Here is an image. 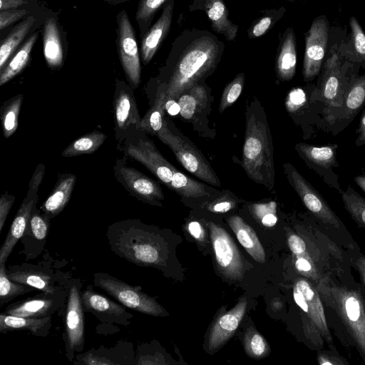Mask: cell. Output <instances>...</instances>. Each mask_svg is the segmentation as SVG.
<instances>
[{"instance_id":"6f0895ef","label":"cell","mask_w":365,"mask_h":365,"mask_svg":"<svg viewBox=\"0 0 365 365\" xmlns=\"http://www.w3.org/2000/svg\"><path fill=\"white\" fill-rule=\"evenodd\" d=\"M189 233L196 240H203L205 231L200 223L197 221H192L187 225Z\"/></svg>"},{"instance_id":"d6986e66","label":"cell","mask_w":365,"mask_h":365,"mask_svg":"<svg viewBox=\"0 0 365 365\" xmlns=\"http://www.w3.org/2000/svg\"><path fill=\"white\" fill-rule=\"evenodd\" d=\"M329 24L326 16L316 18L305 38L302 75L306 82L314 80L320 73L326 53Z\"/></svg>"},{"instance_id":"8fae6325","label":"cell","mask_w":365,"mask_h":365,"mask_svg":"<svg viewBox=\"0 0 365 365\" xmlns=\"http://www.w3.org/2000/svg\"><path fill=\"white\" fill-rule=\"evenodd\" d=\"M290 185L314 218L327 228L346 231L344 223L322 195L290 163L283 165Z\"/></svg>"},{"instance_id":"ab89813d","label":"cell","mask_w":365,"mask_h":365,"mask_svg":"<svg viewBox=\"0 0 365 365\" xmlns=\"http://www.w3.org/2000/svg\"><path fill=\"white\" fill-rule=\"evenodd\" d=\"M24 101L22 94H18L6 101L1 108V121L4 138H8L16 130L19 115Z\"/></svg>"},{"instance_id":"836d02e7","label":"cell","mask_w":365,"mask_h":365,"mask_svg":"<svg viewBox=\"0 0 365 365\" xmlns=\"http://www.w3.org/2000/svg\"><path fill=\"white\" fill-rule=\"evenodd\" d=\"M227 222L239 242L250 255L257 262H264V250L254 230L237 215L231 216Z\"/></svg>"},{"instance_id":"680465c9","label":"cell","mask_w":365,"mask_h":365,"mask_svg":"<svg viewBox=\"0 0 365 365\" xmlns=\"http://www.w3.org/2000/svg\"><path fill=\"white\" fill-rule=\"evenodd\" d=\"M355 144L356 146L365 145V109L362 110L361 115Z\"/></svg>"},{"instance_id":"db71d44e","label":"cell","mask_w":365,"mask_h":365,"mask_svg":"<svg viewBox=\"0 0 365 365\" xmlns=\"http://www.w3.org/2000/svg\"><path fill=\"white\" fill-rule=\"evenodd\" d=\"M15 201V197L7 192L0 197V232L4 228L5 221Z\"/></svg>"},{"instance_id":"ee69618b","label":"cell","mask_w":365,"mask_h":365,"mask_svg":"<svg viewBox=\"0 0 365 365\" xmlns=\"http://www.w3.org/2000/svg\"><path fill=\"white\" fill-rule=\"evenodd\" d=\"M168 0H140L135 14V21L140 30V38L150 28L153 19Z\"/></svg>"},{"instance_id":"9c48e42d","label":"cell","mask_w":365,"mask_h":365,"mask_svg":"<svg viewBox=\"0 0 365 365\" xmlns=\"http://www.w3.org/2000/svg\"><path fill=\"white\" fill-rule=\"evenodd\" d=\"M118 148L125 156L144 165L170 189L177 169L160 153L145 131L140 130L128 136Z\"/></svg>"},{"instance_id":"d6a6232c","label":"cell","mask_w":365,"mask_h":365,"mask_svg":"<svg viewBox=\"0 0 365 365\" xmlns=\"http://www.w3.org/2000/svg\"><path fill=\"white\" fill-rule=\"evenodd\" d=\"M166 97L167 85L161 81L157 86L153 104L141 119L140 129L146 133L157 136L163 128Z\"/></svg>"},{"instance_id":"4316f807","label":"cell","mask_w":365,"mask_h":365,"mask_svg":"<svg viewBox=\"0 0 365 365\" xmlns=\"http://www.w3.org/2000/svg\"><path fill=\"white\" fill-rule=\"evenodd\" d=\"M192 9H202L210 21L212 29L228 41H235L238 26L229 19V12L222 0H195Z\"/></svg>"},{"instance_id":"816d5d0a","label":"cell","mask_w":365,"mask_h":365,"mask_svg":"<svg viewBox=\"0 0 365 365\" xmlns=\"http://www.w3.org/2000/svg\"><path fill=\"white\" fill-rule=\"evenodd\" d=\"M27 11L26 9H8L0 12V29L3 30L7 26L22 19Z\"/></svg>"},{"instance_id":"e7e4bbea","label":"cell","mask_w":365,"mask_h":365,"mask_svg":"<svg viewBox=\"0 0 365 365\" xmlns=\"http://www.w3.org/2000/svg\"><path fill=\"white\" fill-rule=\"evenodd\" d=\"M282 307V302L279 301V299H274V301H272V307L273 309H280Z\"/></svg>"},{"instance_id":"8992f818","label":"cell","mask_w":365,"mask_h":365,"mask_svg":"<svg viewBox=\"0 0 365 365\" xmlns=\"http://www.w3.org/2000/svg\"><path fill=\"white\" fill-rule=\"evenodd\" d=\"M293 297L299 307L304 333L307 340L317 350L326 343L334 347L333 338L327 322L323 302L313 282L299 277L294 280Z\"/></svg>"},{"instance_id":"bcb514c9","label":"cell","mask_w":365,"mask_h":365,"mask_svg":"<svg viewBox=\"0 0 365 365\" xmlns=\"http://www.w3.org/2000/svg\"><path fill=\"white\" fill-rule=\"evenodd\" d=\"M244 84L245 74L240 73L225 86L219 104L220 113H222L238 99L243 90Z\"/></svg>"},{"instance_id":"52a82bcc","label":"cell","mask_w":365,"mask_h":365,"mask_svg":"<svg viewBox=\"0 0 365 365\" xmlns=\"http://www.w3.org/2000/svg\"><path fill=\"white\" fill-rule=\"evenodd\" d=\"M346 77L338 53H333L325 61L312 91L314 101L324 105L325 123L335 125L341 110Z\"/></svg>"},{"instance_id":"603a6c76","label":"cell","mask_w":365,"mask_h":365,"mask_svg":"<svg viewBox=\"0 0 365 365\" xmlns=\"http://www.w3.org/2000/svg\"><path fill=\"white\" fill-rule=\"evenodd\" d=\"M73 364L88 365H131L135 364L133 344L118 341L113 347L91 349L83 354H78Z\"/></svg>"},{"instance_id":"9f6ffc18","label":"cell","mask_w":365,"mask_h":365,"mask_svg":"<svg viewBox=\"0 0 365 365\" xmlns=\"http://www.w3.org/2000/svg\"><path fill=\"white\" fill-rule=\"evenodd\" d=\"M352 265L358 271L361 282L365 287V255L359 253L357 256L354 257Z\"/></svg>"},{"instance_id":"4fadbf2b","label":"cell","mask_w":365,"mask_h":365,"mask_svg":"<svg viewBox=\"0 0 365 365\" xmlns=\"http://www.w3.org/2000/svg\"><path fill=\"white\" fill-rule=\"evenodd\" d=\"M114 133L118 147L130 135L141 130L133 89L123 81L116 80L113 94Z\"/></svg>"},{"instance_id":"484cf974","label":"cell","mask_w":365,"mask_h":365,"mask_svg":"<svg viewBox=\"0 0 365 365\" xmlns=\"http://www.w3.org/2000/svg\"><path fill=\"white\" fill-rule=\"evenodd\" d=\"M38 200V192L28 190L0 248V262L6 263L14 246L20 240L30 217L36 207Z\"/></svg>"},{"instance_id":"f546056e","label":"cell","mask_w":365,"mask_h":365,"mask_svg":"<svg viewBox=\"0 0 365 365\" xmlns=\"http://www.w3.org/2000/svg\"><path fill=\"white\" fill-rule=\"evenodd\" d=\"M52 327V316L44 317H22L0 314V332L6 334L13 331H29L36 336L46 337Z\"/></svg>"},{"instance_id":"277c9868","label":"cell","mask_w":365,"mask_h":365,"mask_svg":"<svg viewBox=\"0 0 365 365\" xmlns=\"http://www.w3.org/2000/svg\"><path fill=\"white\" fill-rule=\"evenodd\" d=\"M242 167L250 179L272 189L274 183L273 145L265 111L255 100L247 106Z\"/></svg>"},{"instance_id":"f6af8a7d","label":"cell","mask_w":365,"mask_h":365,"mask_svg":"<svg viewBox=\"0 0 365 365\" xmlns=\"http://www.w3.org/2000/svg\"><path fill=\"white\" fill-rule=\"evenodd\" d=\"M246 354L255 359H260L269 353V346L266 339L253 327H249L243 339Z\"/></svg>"},{"instance_id":"44dd1931","label":"cell","mask_w":365,"mask_h":365,"mask_svg":"<svg viewBox=\"0 0 365 365\" xmlns=\"http://www.w3.org/2000/svg\"><path fill=\"white\" fill-rule=\"evenodd\" d=\"M81 299L83 310L93 314L101 322L127 327L133 318L125 307L96 292L90 284L81 292Z\"/></svg>"},{"instance_id":"83f0119b","label":"cell","mask_w":365,"mask_h":365,"mask_svg":"<svg viewBox=\"0 0 365 365\" xmlns=\"http://www.w3.org/2000/svg\"><path fill=\"white\" fill-rule=\"evenodd\" d=\"M365 105V75L346 77L342 106L336 123L351 122Z\"/></svg>"},{"instance_id":"ffe728a7","label":"cell","mask_w":365,"mask_h":365,"mask_svg":"<svg viewBox=\"0 0 365 365\" xmlns=\"http://www.w3.org/2000/svg\"><path fill=\"white\" fill-rule=\"evenodd\" d=\"M68 289L69 283L56 293L41 292L33 297L10 304L3 313L34 318L52 316L66 308Z\"/></svg>"},{"instance_id":"8d00e7d4","label":"cell","mask_w":365,"mask_h":365,"mask_svg":"<svg viewBox=\"0 0 365 365\" xmlns=\"http://www.w3.org/2000/svg\"><path fill=\"white\" fill-rule=\"evenodd\" d=\"M38 36V31L32 34L16 52L4 69L0 71V86L9 82L26 67Z\"/></svg>"},{"instance_id":"7c38bea8","label":"cell","mask_w":365,"mask_h":365,"mask_svg":"<svg viewBox=\"0 0 365 365\" xmlns=\"http://www.w3.org/2000/svg\"><path fill=\"white\" fill-rule=\"evenodd\" d=\"M81 289L80 279L70 280L63 339L65 342L66 357L71 361L74 359L76 354L83 351L85 344L84 310Z\"/></svg>"},{"instance_id":"ac0fdd59","label":"cell","mask_w":365,"mask_h":365,"mask_svg":"<svg viewBox=\"0 0 365 365\" xmlns=\"http://www.w3.org/2000/svg\"><path fill=\"white\" fill-rule=\"evenodd\" d=\"M337 149L336 143L322 146L304 143L295 145V150L307 165L314 170L329 186L341 194L343 190L338 175L333 170L339 167Z\"/></svg>"},{"instance_id":"f907efd6","label":"cell","mask_w":365,"mask_h":365,"mask_svg":"<svg viewBox=\"0 0 365 365\" xmlns=\"http://www.w3.org/2000/svg\"><path fill=\"white\" fill-rule=\"evenodd\" d=\"M317 361L319 365H349V363L335 350H318Z\"/></svg>"},{"instance_id":"be15d7a7","label":"cell","mask_w":365,"mask_h":365,"mask_svg":"<svg viewBox=\"0 0 365 365\" xmlns=\"http://www.w3.org/2000/svg\"><path fill=\"white\" fill-rule=\"evenodd\" d=\"M103 1L107 2L108 4H109L110 5H117V4H122V3L130 1V0H103Z\"/></svg>"},{"instance_id":"7a4b0ae2","label":"cell","mask_w":365,"mask_h":365,"mask_svg":"<svg viewBox=\"0 0 365 365\" xmlns=\"http://www.w3.org/2000/svg\"><path fill=\"white\" fill-rule=\"evenodd\" d=\"M306 234L300 235L302 244L293 255L297 273L318 285L323 282L346 283L354 256L344 250L326 232L324 226L312 215L304 226Z\"/></svg>"},{"instance_id":"3957f363","label":"cell","mask_w":365,"mask_h":365,"mask_svg":"<svg viewBox=\"0 0 365 365\" xmlns=\"http://www.w3.org/2000/svg\"><path fill=\"white\" fill-rule=\"evenodd\" d=\"M109 247L118 257L141 267H164L166 259L160 235L139 220L127 219L108 226Z\"/></svg>"},{"instance_id":"ba28073f","label":"cell","mask_w":365,"mask_h":365,"mask_svg":"<svg viewBox=\"0 0 365 365\" xmlns=\"http://www.w3.org/2000/svg\"><path fill=\"white\" fill-rule=\"evenodd\" d=\"M93 284L130 309L155 317L168 315L165 309L153 297L143 292L140 286L128 284L105 272L95 273Z\"/></svg>"},{"instance_id":"cb8c5ba5","label":"cell","mask_w":365,"mask_h":365,"mask_svg":"<svg viewBox=\"0 0 365 365\" xmlns=\"http://www.w3.org/2000/svg\"><path fill=\"white\" fill-rule=\"evenodd\" d=\"M51 226V219L36 207L20 239L26 261L36 259L44 250Z\"/></svg>"},{"instance_id":"11a10c76","label":"cell","mask_w":365,"mask_h":365,"mask_svg":"<svg viewBox=\"0 0 365 365\" xmlns=\"http://www.w3.org/2000/svg\"><path fill=\"white\" fill-rule=\"evenodd\" d=\"M45 165L43 163H39L36 166L29 183L28 190L38 192L45 174Z\"/></svg>"},{"instance_id":"7402d4cb","label":"cell","mask_w":365,"mask_h":365,"mask_svg":"<svg viewBox=\"0 0 365 365\" xmlns=\"http://www.w3.org/2000/svg\"><path fill=\"white\" fill-rule=\"evenodd\" d=\"M247 306L246 298H241L231 310L217 317L207 337V348L210 353L219 350L232 337L245 314Z\"/></svg>"},{"instance_id":"c3c4849f","label":"cell","mask_w":365,"mask_h":365,"mask_svg":"<svg viewBox=\"0 0 365 365\" xmlns=\"http://www.w3.org/2000/svg\"><path fill=\"white\" fill-rule=\"evenodd\" d=\"M349 26L355 53L359 61L365 63V33L354 16L350 18Z\"/></svg>"},{"instance_id":"6da1fadb","label":"cell","mask_w":365,"mask_h":365,"mask_svg":"<svg viewBox=\"0 0 365 365\" xmlns=\"http://www.w3.org/2000/svg\"><path fill=\"white\" fill-rule=\"evenodd\" d=\"M225 46L207 30L185 29L173 42L165 73L167 100H177L185 91L211 75Z\"/></svg>"},{"instance_id":"6125c7cd","label":"cell","mask_w":365,"mask_h":365,"mask_svg":"<svg viewBox=\"0 0 365 365\" xmlns=\"http://www.w3.org/2000/svg\"><path fill=\"white\" fill-rule=\"evenodd\" d=\"M355 183L365 192V173L354 178Z\"/></svg>"},{"instance_id":"f5cc1de1","label":"cell","mask_w":365,"mask_h":365,"mask_svg":"<svg viewBox=\"0 0 365 365\" xmlns=\"http://www.w3.org/2000/svg\"><path fill=\"white\" fill-rule=\"evenodd\" d=\"M236 201L228 195L216 199L207 205V209L212 212L224 213L233 209Z\"/></svg>"},{"instance_id":"4dcf8cb0","label":"cell","mask_w":365,"mask_h":365,"mask_svg":"<svg viewBox=\"0 0 365 365\" xmlns=\"http://www.w3.org/2000/svg\"><path fill=\"white\" fill-rule=\"evenodd\" d=\"M296 67V38L293 29L288 28L282 35L276 58L277 76L281 81H290L295 75Z\"/></svg>"},{"instance_id":"91938a15","label":"cell","mask_w":365,"mask_h":365,"mask_svg":"<svg viewBox=\"0 0 365 365\" xmlns=\"http://www.w3.org/2000/svg\"><path fill=\"white\" fill-rule=\"evenodd\" d=\"M25 4H27L25 0H0V10L14 9Z\"/></svg>"},{"instance_id":"681fc988","label":"cell","mask_w":365,"mask_h":365,"mask_svg":"<svg viewBox=\"0 0 365 365\" xmlns=\"http://www.w3.org/2000/svg\"><path fill=\"white\" fill-rule=\"evenodd\" d=\"M282 15V11H270L267 15L262 16L255 24H253L249 29L247 34L250 38H258L264 34L272 26L278 19L277 17H280Z\"/></svg>"},{"instance_id":"1f68e13d","label":"cell","mask_w":365,"mask_h":365,"mask_svg":"<svg viewBox=\"0 0 365 365\" xmlns=\"http://www.w3.org/2000/svg\"><path fill=\"white\" fill-rule=\"evenodd\" d=\"M43 51L48 66L51 69H58L64 61L63 49L60 32L56 21L48 19L43 31Z\"/></svg>"},{"instance_id":"2e32d148","label":"cell","mask_w":365,"mask_h":365,"mask_svg":"<svg viewBox=\"0 0 365 365\" xmlns=\"http://www.w3.org/2000/svg\"><path fill=\"white\" fill-rule=\"evenodd\" d=\"M126 156L118 158L113 166L116 180L133 197L153 205L161 206L164 199L160 184L133 167L127 165Z\"/></svg>"},{"instance_id":"30bf717a","label":"cell","mask_w":365,"mask_h":365,"mask_svg":"<svg viewBox=\"0 0 365 365\" xmlns=\"http://www.w3.org/2000/svg\"><path fill=\"white\" fill-rule=\"evenodd\" d=\"M157 137L171 149L189 173L211 185L221 186L220 179L202 153L189 140L173 133L166 121Z\"/></svg>"},{"instance_id":"74e56055","label":"cell","mask_w":365,"mask_h":365,"mask_svg":"<svg viewBox=\"0 0 365 365\" xmlns=\"http://www.w3.org/2000/svg\"><path fill=\"white\" fill-rule=\"evenodd\" d=\"M36 19L29 16L17 24L10 34L4 39L0 47V71L8 63L19 46L28 34Z\"/></svg>"},{"instance_id":"b9f144b4","label":"cell","mask_w":365,"mask_h":365,"mask_svg":"<svg viewBox=\"0 0 365 365\" xmlns=\"http://www.w3.org/2000/svg\"><path fill=\"white\" fill-rule=\"evenodd\" d=\"M36 288L25 284L11 280L6 274V263L0 262V304L11 302L26 293L35 291Z\"/></svg>"},{"instance_id":"9a60e30c","label":"cell","mask_w":365,"mask_h":365,"mask_svg":"<svg viewBox=\"0 0 365 365\" xmlns=\"http://www.w3.org/2000/svg\"><path fill=\"white\" fill-rule=\"evenodd\" d=\"M117 47L119 59L128 84L136 89L141 78V66L134 29L127 12L117 14Z\"/></svg>"},{"instance_id":"d4e9b609","label":"cell","mask_w":365,"mask_h":365,"mask_svg":"<svg viewBox=\"0 0 365 365\" xmlns=\"http://www.w3.org/2000/svg\"><path fill=\"white\" fill-rule=\"evenodd\" d=\"M174 4L175 0L166 2L158 21L141 38L140 54L144 65L150 63L170 31Z\"/></svg>"},{"instance_id":"94428289","label":"cell","mask_w":365,"mask_h":365,"mask_svg":"<svg viewBox=\"0 0 365 365\" xmlns=\"http://www.w3.org/2000/svg\"><path fill=\"white\" fill-rule=\"evenodd\" d=\"M165 110L171 115H175L180 113V108L177 100H167L165 103Z\"/></svg>"},{"instance_id":"7bdbcfd3","label":"cell","mask_w":365,"mask_h":365,"mask_svg":"<svg viewBox=\"0 0 365 365\" xmlns=\"http://www.w3.org/2000/svg\"><path fill=\"white\" fill-rule=\"evenodd\" d=\"M341 195L346 210L359 227L365 229V199L351 186Z\"/></svg>"},{"instance_id":"5bb4252c","label":"cell","mask_w":365,"mask_h":365,"mask_svg":"<svg viewBox=\"0 0 365 365\" xmlns=\"http://www.w3.org/2000/svg\"><path fill=\"white\" fill-rule=\"evenodd\" d=\"M8 277L14 282L33 287L43 292L56 293L68 286L70 279L55 272L51 264L39 262L37 264L24 262L6 269Z\"/></svg>"},{"instance_id":"5b68a950","label":"cell","mask_w":365,"mask_h":365,"mask_svg":"<svg viewBox=\"0 0 365 365\" xmlns=\"http://www.w3.org/2000/svg\"><path fill=\"white\" fill-rule=\"evenodd\" d=\"M315 287L322 302L341 319L365 361V299L361 289L333 281Z\"/></svg>"},{"instance_id":"e0dca14e","label":"cell","mask_w":365,"mask_h":365,"mask_svg":"<svg viewBox=\"0 0 365 365\" xmlns=\"http://www.w3.org/2000/svg\"><path fill=\"white\" fill-rule=\"evenodd\" d=\"M210 236L220 272L227 279H241L244 262L232 238L221 226L210 222Z\"/></svg>"},{"instance_id":"d590c367","label":"cell","mask_w":365,"mask_h":365,"mask_svg":"<svg viewBox=\"0 0 365 365\" xmlns=\"http://www.w3.org/2000/svg\"><path fill=\"white\" fill-rule=\"evenodd\" d=\"M177 101L180 106V114L182 118L185 120H192L207 104V89L199 83L183 92Z\"/></svg>"},{"instance_id":"f35d334b","label":"cell","mask_w":365,"mask_h":365,"mask_svg":"<svg viewBox=\"0 0 365 365\" xmlns=\"http://www.w3.org/2000/svg\"><path fill=\"white\" fill-rule=\"evenodd\" d=\"M106 138L104 133L98 130L86 133L71 143L63 150L61 155L71 158L93 153L103 145Z\"/></svg>"},{"instance_id":"f1b7e54d","label":"cell","mask_w":365,"mask_h":365,"mask_svg":"<svg viewBox=\"0 0 365 365\" xmlns=\"http://www.w3.org/2000/svg\"><path fill=\"white\" fill-rule=\"evenodd\" d=\"M76 176L71 173H61L48 198L40 207L41 212L51 220L61 213L71 196Z\"/></svg>"},{"instance_id":"e575fe53","label":"cell","mask_w":365,"mask_h":365,"mask_svg":"<svg viewBox=\"0 0 365 365\" xmlns=\"http://www.w3.org/2000/svg\"><path fill=\"white\" fill-rule=\"evenodd\" d=\"M313 89L314 87L310 88L309 91L301 87L293 88L287 93L285 98V108L287 112L293 117L303 116L307 114L313 123L318 125L316 121L308 114V111H310L324 117L323 106L314 108V106L322 103L313 100L312 96Z\"/></svg>"},{"instance_id":"60d3db41","label":"cell","mask_w":365,"mask_h":365,"mask_svg":"<svg viewBox=\"0 0 365 365\" xmlns=\"http://www.w3.org/2000/svg\"><path fill=\"white\" fill-rule=\"evenodd\" d=\"M207 187L178 171L175 172L171 181L170 190L185 197L198 198L209 196Z\"/></svg>"},{"instance_id":"7dc6e473","label":"cell","mask_w":365,"mask_h":365,"mask_svg":"<svg viewBox=\"0 0 365 365\" xmlns=\"http://www.w3.org/2000/svg\"><path fill=\"white\" fill-rule=\"evenodd\" d=\"M250 210L253 216L265 227H273L278 221L277 203L274 201L253 204Z\"/></svg>"}]
</instances>
